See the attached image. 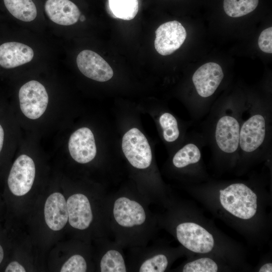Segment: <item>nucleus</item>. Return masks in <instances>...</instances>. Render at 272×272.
<instances>
[{"label":"nucleus","instance_id":"nucleus-1","mask_svg":"<svg viewBox=\"0 0 272 272\" xmlns=\"http://www.w3.org/2000/svg\"><path fill=\"white\" fill-rule=\"evenodd\" d=\"M148 199L141 192H117L107 197L109 231L121 247H145L149 241L152 218Z\"/></svg>","mask_w":272,"mask_h":272},{"label":"nucleus","instance_id":"nucleus-2","mask_svg":"<svg viewBox=\"0 0 272 272\" xmlns=\"http://www.w3.org/2000/svg\"><path fill=\"white\" fill-rule=\"evenodd\" d=\"M243 106L231 102L211 107L202 135L214 151L227 155L238 154Z\"/></svg>","mask_w":272,"mask_h":272},{"label":"nucleus","instance_id":"nucleus-3","mask_svg":"<svg viewBox=\"0 0 272 272\" xmlns=\"http://www.w3.org/2000/svg\"><path fill=\"white\" fill-rule=\"evenodd\" d=\"M271 107L243 104L238 153L250 155L270 149Z\"/></svg>","mask_w":272,"mask_h":272},{"label":"nucleus","instance_id":"nucleus-4","mask_svg":"<svg viewBox=\"0 0 272 272\" xmlns=\"http://www.w3.org/2000/svg\"><path fill=\"white\" fill-rule=\"evenodd\" d=\"M220 200L226 211L240 219H249L257 211V195L243 183H233L220 190Z\"/></svg>","mask_w":272,"mask_h":272},{"label":"nucleus","instance_id":"nucleus-5","mask_svg":"<svg viewBox=\"0 0 272 272\" xmlns=\"http://www.w3.org/2000/svg\"><path fill=\"white\" fill-rule=\"evenodd\" d=\"M20 109L30 119H37L45 112L49 102L45 87L36 80H31L20 87L18 92Z\"/></svg>","mask_w":272,"mask_h":272},{"label":"nucleus","instance_id":"nucleus-6","mask_svg":"<svg viewBox=\"0 0 272 272\" xmlns=\"http://www.w3.org/2000/svg\"><path fill=\"white\" fill-rule=\"evenodd\" d=\"M122 149L127 160L135 168L145 169L151 165V147L146 137L139 129L132 128L125 133Z\"/></svg>","mask_w":272,"mask_h":272},{"label":"nucleus","instance_id":"nucleus-7","mask_svg":"<svg viewBox=\"0 0 272 272\" xmlns=\"http://www.w3.org/2000/svg\"><path fill=\"white\" fill-rule=\"evenodd\" d=\"M38 51L30 42L12 40L0 44V66L7 70L26 66L35 62Z\"/></svg>","mask_w":272,"mask_h":272},{"label":"nucleus","instance_id":"nucleus-8","mask_svg":"<svg viewBox=\"0 0 272 272\" xmlns=\"http://www.w3.org/2000/svg\"><path fill=\"white\" fill-rule=\"evenodd\" d=\"M178 241L187 249L199 253L210 252L214 246L213 235L201 226L192 222L178 224L176 228Z\"/></svg>","mask_w":272,"mask_h":272},{"label":"nucleus","instance_id":"nucleus-9","mask_svg":"<svg viewBox=\"0 0 272 272\" xmlns=\"http://www.w3.org/2000/svg\"><path fill=\"white\" fill-rule=\"evenodd\" d=\"M35 177V166L33 159L26 154L19 156L10 170L8 184L11 192L21 196L31 189Z\"/></svg>","mask_w":272,"mask_h":272},{"label":"nucleus","instance_id":"nucleus-10","mask_svg":"<svg viewBox=\"0 0 272 272\" xmlns=\"http://www.w3.org/2000/svg\"><path fill=\"white\" fill-rule=\"evenodd\" d=\"M154 41L156 51L162 55H168L180 47L186 38V31L177 21L167 22L156 30Z\"/></svg>","mask_w":272,"mask_h":272},{"label":"nucleus","instance_id":"nucleus-11","mask_svg":"<svg viewBox=\"0 0 272 272\" xmlns=\"http://www.w3.org/2000/svg\"><path fill=\"white\" fill-rule=\"evenodd\" d=\"M46 18L53 26L64 27L76 24L83 16L78 6L70 0H46L44 4Z\"/></svg>","mask_w":272,"mask_h":272},{"label":"nucleus","instance_id":"nucleus-12","mask_svg":"<svg viewBox=\"0 0 272 272\" xmlns=\"http://www.w3.org/2000/svg\"><path fill=\"white\" fill-rule=\"evenodd\" d=\"M224 76L221 66L217 63L210 62L200 66L192 77L197 95L201 99L211 97L222 83Z\"/></svg>","mask_w":272,"mask_h":272},{"label":"nucleus","instance_id":"nucleus-13","mask_svg":"<svg viewBox=\"0 0 272 272\" xmlns=\"http://www.w3.org/2000/svg\"><path fill=\"white\" fill-rule=\"evenodd\" d=\"M76 63L80 72L90 79L104 82L113 77V71L108 62L93 50L85 49L80 52Z\"/></svg>","mask_w":272,"mask_h":272},{"label":"nucleus","instance_id":"nucleus-14","mask_svg":"<svg viewBox=\"0 0 272 272\" xmlns=\"http://www.w3.org/2000/svg\"><path fill=\"white\" fill-rule=\"evenodd\" d=\"M68 222L74 229H88L94 220L92 205L88 197L84 193H76L67 199Z\"/></svg>","mask_w":272,"mask_h":272},{"label":"nucleus","instance_id":"nucleus-15","mask_svg":"<svg viewBox=\"0 0 272 272\" xmlns=\"http://www.w3.org/2000/svg\"><path fill=\"white\" fill-rule=\"evenodd\" d=\"M68 148L72 158L80 164L91 162L97 153L94 134L88 127L80 128L71 134Z\"/></svg>","mask_w":272,"mask_h":272},{"label":"nucleus","instance_id":"nucleus-16","mask_svg":"<svg viewBox=\"0 0 272 272\" xmlns=\"http://www.w3.org/2000/svg\"><path fill=\"white\" fill-rule=\"evenodd\" d=\"M45 223L53 231L61 230L68 222L66 201L60 192H54L46 199L44 208Z\"/></svg>","mask_w":272,"mask_h":272},{"label":"nucleus","instance_id":"nucleus-17","mask_svg":"<svg viewBox=\"0 0 272 272\" xmlns=\"http://www.w3.org/2000/svg\"><path fill=\"white\" fill-rule=\"evenodd\" d=\"M206 140L202 134L192 136V140L184 145L174 155L172 163L177 168L197 164L201 158V149Z\"/></svg>","mask_w":272,"mask_h":272},{"label":"nucleus","instance_id":"nucleus-18","mask_svg":"<svg viewBox=\"0 0 272 272\" xmlns=\"http://www.w3.org/2000/svg\"><path fill=\"white\" fill-rule=\"evenodd\" d=\"M121 246L116 242L107 244L99 261L101 272H126L128 270Z\"/></svg>","mask_w":272,"mask_h":272},{"label":"nucleus","instance_id":"nucleus-19","mask_svg":"<svg viewBox=\"0 0 272 272\" xmlns=\"http://www.w3.org/2000/svg\"><path fill=\"white\" fill-rule=\"evenodd\" d=\"M9 13L19 22L31 26L36 23L38 10L32 0H4Z\"/></svg>","mask_w":272,"mask_h":272},{"label":"nucleus","instance_id":"nucleus-20","mask_svg":"<svg viewBox=\"0 0 272 272\" xmlns=\"http://www.w3.org/2000/svg\"><path fill=\"white\" fill-rule=\"evenodd\" d=\"M106 7L112 17L130 20L138 12L139 2L138 0H108Z\"/></svg>","mask_w":272,"mask_h":272},{"label":"nucleus","instance_id":"nucleus-21","mask_svg":"<svg viewBox=\"0 0 272 272\" xmlns=\"http://www.w3.org/2000/svg\"><path fill=\"white\" fill-rule=\"evenodd\" d=\"M168 259L164 254H149L147 251L138 261L134 269L140 272H163L168 265Z\"/></svg>","mask_w":272,"mask_h":272},{"label":"nucleus","instance_id":"nucleus-22","mask_svg":"<svg viewBox=\"0 0 272 272\" xmlns=\"http://www.w3.org/2000/svg\"><path fill=\"white\" fill-rule=\"evenodd\" d=\"M258 4V0H224L223 7L227 15L236 18L251 13Z\"/></svg>","mask_w":272,"mask_h":272},{"label":"nucleus","instance_id":"nucleus-23","mask_svg":"<svg viewBox=\"0 0 272 272\" xmlns=\"http://www.w3.org/2000/svg\"><path fill=\"white\" fill-rule=\"evenodd\" d=\"M164 139L168 143L176 141L180 136V130L176 118L169 112H164L159 118Z\"/></svg>","mask_w":272,"mask_h":272},{"label":"nucleus","instance_id":"nucleus-24","mask_svg":"<svg viewBox=\"0 0 272 272\" xmlns=\"http://www.w3.org/2000/svg\"><path fill=\"white\" fill-rule=\"evenodd\" d=\"M217 263L210 258H201L186 263L183 267V272H216Z\"/></svg>","mask_w":272,"mask_h":272},{"label":"nucleus","instance_id":"nucleus-25","mask_svg":"<svg viewBox=\"0 0 272 272\" xmlns=\"http://www.w3.org/2000/svg\"><path fill=\"white\" fill-rule=\"evenodd\" d=\"M88 268L85 258L79 254L71 256L61 266V272H85Z\"/></svg>","mask_w":272,"mask_h":272},{"label":"nucleus","instance_id":"nucleus-26","mask_svg":"<svg viewBox=\"0 0 272 272\" xmlns=\"http://www.w3.org/2000/svg\"><path fill=\"white\" fill-rule=\"evenodd\" d=\"M272 27H268L260 33L258 40V45L263 52L272 53Z\"/></svg>","mask_w":272,"mask_h":272},{"label":"nucleus","instance_id":"nucleus-27","mask_svg":"<svg viewBox=\"0 0 272 272\" xmlns=\"http://www.w3.org/2000/svg\"><path fill=\"white\" fill-rule=\"evenodd\" d=\"M5 271L6 272H25L24 267L19 262L14 261L10 262L7 266Z\"/></svg>","mask_w":272,"mask_h":272},{"label":"nucleus","instance_id":"nucleus-28","mask_svg":"<svg viewBox=\"0 0 272 272\" xmlns=\"http://www.w3.org/2000/svg\"><path fill=\"white\" fill-rule=\"evenodd\" d=\"M259 272H271L272 271V264L271 263H267L263 265L259 270Z\"/></svg>","mask_w":272,"mask_h":272},{"label":"nucleus","instance_id":"nucleus-29","mask_svg":"<svg viewBox=\"0 0 272 272\" xmlns=\"http://www.w3.org/2000/svg\"><path fill=\"white\" fill-rule=\"evenodd\" d=\"M4 141V130L0 124V152L2 151Z\"/></svg>","mask_w":272,"mask_h":272},{"label":"nucleus","instance_id":"nucleus-30","mask_svg":"<svg viewBox=\"0 0 272 272\" xmlns=\"http://www.w3.org/2000/svg\"><path fill=\"white\" fill-rule=\"evenodd\" d=\"M4 250L2 246L0 245V264L3 261V259L4 258Z\"/></svg>","mask_w":272,"mask_h":272}]
</instances>
